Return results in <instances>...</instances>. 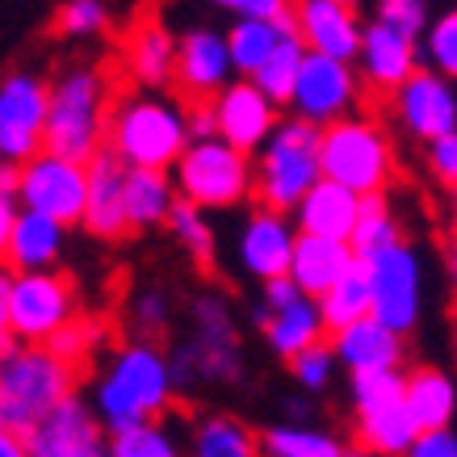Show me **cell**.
I'll return each instance as SVG.
<instances>
[{
	"instance_id": "cell-40",
	"label": "cell",
	"mask_w": 457,
	"mask_h": 457,
	"mask_svg": "<svg viewBox=\"0 0 457 457\" xmlns=\"http://www.w3.org/2000/svg\"><path fill=\"white\" fill-rule=\"evenodd\" d=\"M168 227H172V236L185 244V252H189L202 269H210V264H214V231H210L206 214H202L194 202H177V210H172Z\"/></svg>"
},
{
	"instance_id": "cell-14",
	"label": "cell",
	"mask_w": 457,
	"mask_h": 457,
	"mask_svg": "<svg viewBox=\"0 0 457 457\" xmlns=\"http://www.w3.org/2000/svg\"><path fill=\"white\" fill-rule=\"evenodd\" d=\"M210 110H214L219 139L231 143V147L244 152V155L261 152L264 143L278 135V126L286 122V118L278 113V105L264 97L252 80H231L219 97L210 101Z\"/></svg>"
},
{
	"instance_id": "cell-4",
	"label": "cell",
	"mask_w": 457,
	"mask_h": 457,
	"mask_svg": "<svg viewBox=\"0 0 457 457\" xmlns=\"http://www.w3.org/2000/svg\"><path fill=\"white\" fill-rule=\"evenodd\" d=\"M76 370L42 345H21L0 361V424L34 436L71 399Z\"/></svg>"
},
{
	"instance_id": "cell-9",
	"label": "cell",
	"mask_w": 457,
	"mask_h": 457,
	"mask_svg": "<svg viewBox=\"0 0 457 457\" xmlns=\"http://www.w3.org/2000/svg\"><path fill=\"white\" fill-rule=\"evenodd\" d=\"M46 118H51V80L38 71H9L0 80V160L26 168L46 152Z\"/></svg>"
},
{
	"instance_id": "cell-1",
	"label": "cell",
	"mask_w": 457,
	"mask_h": 457,
	"mask_svg": "<svg viewBox=\"0 0 457 457\" xmlns=\"http://www.w3.org/2000/svg\"><path fill=\"white\" fill-rule=\"evenodd\" d=\"M177 390L172 361L147 340L122 345L97 378V420L113 436L164 416Z\"/></svg>"
},
{
	"instance_id": "cell-52",
	"label": "cell",
	"mask_w": 457,
	"mask_h": 457,
	"mask_svg": "<svg viewBox=\"0 0 457 457\" xmlns=\"http://www.w3.org/2000/svg\"><path fill=\"white\" fill-rule=\"evenodd\" d=\"M17 189H21V168L0 160V197H9V202H13Z\"/></svg>"
},
{
	"instance_id": "cell-13",
	"label": "cell",
	"mask_w": 457,
	"mask_h": 457,
	"mask_svg": "<svg viewBox=\"0 0 457 457\" xmlns=\"http://www.w3.org/2000/svg\"><path fill=\"white\" fill-rule=\"evenodd\" d=\"M357 97H361V76L353 71V63H340V59L328 55H306L303 76H298L290 97V118L328 130V126L353 118Z\"/></svg>"
},
{
	"instance_id": "cell-36",
	"label": "cell",
	"mask_w": 457,
	"mask_h": 457,
	"mask_svg": "<svg viewBox=\"0 0 457 457\" xmlns=\"http://www.w3.org/2000/svg\"><path fill=\"white\" fill-rule=\"evenodd\" d=\"M264 457H345L348 445L323 428H306V424H273L261 436Z\"/></svg>"
},
{
	"instance_id": "cell-16",
	"label": "cell",
	"mask_w": 457,
	"mask_h": 457,
	"mask_svg": "<svg viewBox=\"0 0 457 457\" xmlns=\"http://www.w3.org/2000/svg\"><path fill=\"white\" fill-rule=\"evenodd\" d=\"M294 248H298V227H294L286 214L278 210H256L244 219L236 236V264L256 278L261 286L278 278H290V264H294Z\"/></svg>"
},
{
	"instance_id": "cell-21",
	"label": "cell",
	"mask_w": 457,
	"mask_h": 457,
	"mask_svg": "<svg viewBox=\"0 0 457 457\" xmlns=\"http://www.w3.org/2000/svg\"><path fill=\"white\" fill-rule=\"evenodd\" d=\"M26 441L29 457H110V449L101 441V420L76 395Z\"/></svg>"
},
{
	"instance_id": "cell-6",
	"label": "cell",
	"mask_w": 457,
	"mask_h": 457,
	"mask_svg": "<svg viewBox=\"0 0 457 457\" xmlns=\"http://www.w3.org/2000/svg\"><path fill=\"white\" fill-rule=\"evenodd\" d=\"M323 180H336L357 197L386 194L395 180V143L374 118H345L323 130Z\"/></svg>"
},
{
	"instance_id": "cell-49",
	"label": "cell",
	"mask_w": 457,
	"mask_h": 457,
	"mask_svg": "<svg viewBox=\"0 0 457 457\" xmlns=\"http://www.w3.org/2000/svg\"><path fill=\"white\" fill-rule=\"evenodd\" d=\"M407 457H457V432H453V428L420 432Z\"/></svg>"
},
{
	"instance_id": "cell-53",
	"label": "cell",
	"mask_w": 457,
	"mask_h": 457,
	"mask_svg": "<svg viewBox=\"0 0 457 457\" xmlns=\"http://www.w3.org/2000/svg\"><path fill=\"white\" fill-rule=\"evenodd\" d=\"M9 286H13V273L0 269V336H9Z\"/></svg>"
},
{
	"instance_id": "cell-17",
	"label": "cell",
	"mask_w": 457,
	"mask_h": 457,
	"mask_svg": "<svg viewBox=\"0 0 457 457\" xmlns=\"http://www.w3.org/2000/svg\"><path fill=\"white\" fill-rule=\"evenodd\" d=\"M231 51H227V34L214 26H194L180 34V51H177V88L180 97L189 101H214L231 84Z\"/></svg>"
},
{
	"instance_id": "cell-3",
	"label": "cell",
	"mask_w": 457,
	"mask_h": 457,
	"mask_svg": "<svg viewBox=\"0 0 457 457\" xmlns=\"http://www.w3.org/2000/svg\"><path fill=\"white\" fill-rule=\"evenodd\" d=\"M189 110L168 93H130L113 101L110 113V152L126 168L168 172L189 147Z\"/></svg>"
},
{
	"instance_id": "cell-30",
	"label": "cell",
	"mask_w": 457,
	"mask_h": 457,
	"mask_svg": "<svg viewBox=\"0 0 457 457\" xmlns=\"http://www.w3.org/2000/svg\"><path fill=\"white\" fill-rule=\"evenodd\" d=\"M180 194H177V180L168 172H152V168H130L126 177V219L135 231L143 227H160V222L172 219Z\"/></svg>"
},
{
	"instance_id": "cell-38",
	"label": "cell",
	"mask_w": 457,
	"mask_h": 457,
	"mask_svg": "<svg viewBox=\"0 0 457 457\" xmlns=\"http://www.w3.org/2000/svg\"><path fill=\"white\" fill-rule=\"evenodd\" d=\"M420 55L428 59V71H436L445 80H457V4L432 17L428 34L420 42Z\"/></svg>"
},
{
	"instance_id": "cell-51",
	"label": "cell",
	"mask_w": 457,
	"mask_h": 457,
	"mask_svg": "<svg viewBox=\"0 0 457 457\" xmlns=\"http://www.w3.org/2000/svg\"><path fill=\"white\" fill-rule=\"evenodd\" d=\"M0 457H29V441L21 436V432L0 424Z\"/></svg>"
},
{
	"instance_id": "cell-25",
	"label": "cell",
	"mask_w": 457,
	"mask_h": 457,
	"mask_svg": "<svg viewBox=\"0 0 457 457\" xmlns=\"http://www.w3.org/2000/svg\"><path fill=\"white\" fill-rule=\"evenodd\" d=\"M353 248L348 244H336V239H315V236H298V248H294V264H290V278L294 286L319 303L323 294L340 286V281L353 273Z\"/></svg>"
},
{
	"instance_id": "cell-32",
	"label": "cell",
	"mask_w": 457,
	"mask_h": 457,
	"mask_svg": "<svg viewBox=\"0 0 457 457\" xmlns=\"http://www.w3.org/2000/svg\"><path fill=\"white\" fill-rule=\"evenodd\" d=\"M286 29H294V13L281 17V21H236L227 29V51H231V63L244 80H252L264 68V59L286 38Z\"/></svg>"
},
{
	"instance_id": "cell-20",
	"label": "cell",
	"mask_w": 457,
	"mask_h": 457,
	"mask_svg": "<svg viewBox=\"0 0 457 457\" xmlns=\"http://www.w3.org/2000/svg\"><path fill=\"white\" fill-rule=\"evenodd\" d=\"M416 59H420V42L390 29L386 21H365V38H361V55H357V68H361V80L370 84L374 93H386L395 97L403 84L416 76Z\"/></svg>"
},
{
	"instance_id": "cell-46",
	"label": "cell",
	"mask_w": 457,
	"mask_h": 457,
	"mask_svg": "<svg viewBox=\"0 0 457 457\" xmlns=\"http://www.w3.org/2000/svg\"><path fill=\"white\" fill-rule=\"evenodd\" d=\"M222 9L236 13V21H281L294 13L286 0H227Z\"/></svg>"
},
{
	"instance_id": "cell-47",
	"label": "cell",
	"mask_w": 457,
	"mask_h": 457,
	"mask_svg": "<svg viewBox=\"0 0 457 457\" xmlns=\"http://www.w3.org/2000/svg\"><path fill=\"white\" fill-rule=\"evenodd\" d=\"M306 294L294 286V278H278V281H269V286H261V311L264 315H278V311H290L294 303H303Z\"/></svg>"
},
{
	"instance_id": "cell-11",
	"label": "cell",
	"mask_w": 457,
	"mask_h": 457,
	"mask_svg": "<svg viewBox=\"0 0 457 457\" xmlns=\"http://www.w3.org/2000/svg\"><path fill=\"white\" fill-rule=\"evenodd\" d=\"M17 202H21V210L42 214V219L59 222V227L84 222V206H88V164H76V160H63V155H51V152L34 155V160L21 168Z\"/></svg>"
},
{
	"instance_id": "cell-56",
	"label": "cell",
	"mask_w": 457,
	"mask_h": 457,
	"mask_svg": "<svg viewBox=\"0 0 457 457\" xmlns=\"http://www.w3.org/2000/svg\"><path fill=\"white\" fill-rule=\"evenodd\" d=\"M453 244H457V189H453Z\"/></svg>"
},
{
	"instance_id": "cell-8",
	"label": "cell",
	"mask_w": 457,
	"mask_h": 457,
	"mask_svg": "<svg viewBox=\"0 0 457 457\" xmlns=\"http://www.w3.org/2000/svg\"><path fill=\"white\" fill-rule=\"evenodd\" d=\"M177 386L197 382H231L239 374V340L231 323V306L219 294H202L194 303V336L172 357Z\"/></svg>"
},
{
	"instance_id": "cell-27",
	"label": "cell",
	"mask_w": 457,
	"mask_h": 457,
	"mask_svg": "<svg viewBox=\"0 0 457 457\" xmlns=\"http://www.w3.org/2000/svg\"><path fill=\"white\" fill-rule=\"evenodd\" d=\"M256 328L264 332L269 348L281 361H294V357H303L306 348L323 345V332H328V323L319 315V303H311V298L294 303L290 311H278V315H264L261 306H256Z\"/></svg>"
},
{
	"instance_id": "cell-18",
	"label": "cell",
	"mask_w": 457,
	"mask_h": 457,
	"mask_svg": "<svg viewBox=\"0 0 457 457\" xmlns=\"http://www.w3.org/2000/svg\"><path fill=\"white\" fill-rule=\"evenodd\" d=\"M294 21H298V38L306 42L311 55H328L340 63H353L361 55L365 26H361L357 9L345 0H303L294 9Z\"/></svg>"
},
{
	"instance_id": "cell-34",
	"label": "cell",
	"mask_w": 457,
	"mask_h": 457,
	"mask_svg": "<svg viewBox=\"0 0 457 457\" xmlns=\"http://www.w3.org/2000/svg\"><path fill=\"white\" fill-rule=\"evenodd\" d=\"M306 55H311V51H306V42L298 38V21H294V29H286V38L273 46V55L264 59V68L252 76V84H256L273 105H290L294 84L303 76Z\"/></svg>"
},
{
	"instance_id": "cell-5",
	"label": "cell",
	"mask_w": 457,
	"mask_h": 457,
	"mask_svg": "<svg viewBox=\"0 0 457 457\" xmlns=\"http://www.w3.org/2000/svg\"><path fill=\"white\" fill-rule=\"evenodd\" d=\"M323 180V130L286 118L278 135L256 152V202L278 214H294Z\"/></svg>"
},
{
	"instance_id": "cell-42",
	"label": "cell",
	"mask_w": 457,
	"mask_h": 457,
	"mask_svg": "<svg viewBox=\"0 0 457 457\" xmlns=\"http://www.w3.org/2000/svg\"><path fill=\"white\" fill-rule=\"evenodd\" d=\"M55 26L68 38H93V34H101V29L110 26V13H105L101 0H68V4H59Z\"/></svg>"
},
{
	"instance_id": "cell-15",
	"label": "cell",
	"mask_w": 457,
	"mask_h": 457,
	"mask_svg": "<svg viewBox=\"0 0 457 457\" xmlns=\"http://www.w3.org/2000/svg\"><path fill=\"white\" fill-rule=\"evenodd\" d=\"M390 105H395V118H399L403 130L416 135L424 147L445 139V135H457V88L453 80H445L428 68L403 84L390 97Z\"/></svg>"
},
{
	"instance_id": "cell-44",
	"label": "cell",
	"mask_w": 457,
	"mask_h": 457,
	"mask_svg": "<svg viewBox=\"0 0 457 457\" xmlns=\"http://www.w3.org/2000/svg\"><path fill=\"white\" fill-rule=\"evenodd\" d=\"M378 21H386L390 29H399V34H407V38H416V42H424V34L432 26L424 0H382L378 4Z\"/></svg>"
},
{
	"instance_id": "cell-48",
	"label": "cell",
	"mask_w": 457,
	"mask_h": 457,
	"mask_svg": "<svg viewBox=\"0 0 457 457\" xmlns=\"http://www.w3.org/2000/svg\"><path fill=\"white\" fill-rule=\"evenodd\" d=\"M135 323H139L143 332H160L168 323V298L160 290H147L135 298Z\"/></svg>"
},
{
	"instance_id": "cell-12",
	"label": "cell",
	"mask_w": 457,
	"mask_h": 457,
	"mask_svg": "<svg viewBox=\"0 0 457 457\" xmlns=\"http://www.w3.org/2000/svg\"><path fill=\"white\" fill-rule=\"evenodd\" d=\"M370 290H374V319L386 323L390 332L407 336L420 323L424 311V264L411 244L382 252L374 261H365Z\"/></svg>"
},
{
	"instance_id": "cell-7",
	"label": "cell",
	"mask_w": 457,
	"mask_h": 457,
	"mask_svg": "<svg viewBox=\"0 0 457 457\" xmlns=\"http://www.w3.org/2000/svg\"><path fill=\"white\" fill-rule=\"evenodd\" d=\"M180 202L197 210H236L256 194V164L222 139L189 143L172 168Z\"/></svg>"
},
{
	"instance_id": "cell-10",
	"label": "cell",
	"mask_w": 457,
	"mask_h": 457,
	"mask_svg": "<svg viewBox=\"0 0 457 457\" xmlns=\"http://www.w3.org/2000/svg\"><path fill=\"white\" fill-rule=\"evenodd\" d=\"M76 311V290L63 273H13L9 286V332L21 345H46L51 336H59Z\"/></svg>"
},
{
	"instance_id": "cell-31",
	"label": "cell",
	"mask_w": 457,
	"mask_h": 457,
	"mask_svg": "<svg viewBox=\"0 0 457 457\" xmlns=\"http://www.w3.org/2000/svg\"><path fill=\"white\" fill-rule=\"evenodd\" d=\"M403 244V227H399V214L395 206L386 202V194H374V197H361V219H357V231L348 239V248L357 256L361 264L382 256V252L399 248Z\"/></svg>"
},
{
	"instance_id": "cell-26",
	"label": "cell",
	"mask_w": 457,
	"mask_h": 457,
	"mask_svg": "<svg viewBox=\"0 0 457 457\" xmlns=\"http://www.w3.org/2000/svg\"><path fill=\"white\" fill-rule=\"evenodd\" d=\"M407 416L416 420L420 432H441L453 428L457 416V382L449 370H436V365H420L407 374Z\"/></svg>"
},
{
	"instance_id": "cell-22",
	"label": "cell",
	"mask_w": 457,
	"mask_h": 457,
	"mask_svg": "<svg viewBox=\"0 0 457 457\" xmlns=\"http://www.w3.org/2000/svg\"><path fill=\"white\" fill-rule=\"evenodd\" d=\"M126 177L130 168L105 147V152L88 164V206H84V231L97 239H122L130 231L126 219Z\"/></svg>"
},
{
	"instance_id": "cell-28",
	"label": "cell",
	"mask_w": 457,
	"mask_h": 457,
	"mask_svg": "<svg viewBox=\"0 0 457 457\" xmlns=\"http://www.w3.org/2000/svg\"><path fill=\"white\" fill-rule=\"evenodd\" d=\"M63 231L68 227L21 210L13 227V239H9V256H4L9 273H51V264L63 252Z\"/></svg>"
},
{
	"instance_id": "cell-29",
	"label": "cell",
	"mask_w": 457,
	"mask_h": 457,
	"mask_svg": "<svg viewBox=\"0 0 457 457\" xmlns=\"http://www.w3.org/2000/svg\"><path fill=\"white\" fill-rule=\"evenodd\" d=\"M420 428L407 416V403H390L374 411H357V445L374 457H407L416 445Z\"/></svg>"
},
{
	"instance_id": "cell-55",
	"label": "cell",
	"mask_w": 457,
	"mask_h": 457,
	"mask_svg": "<svg viewBox=\"0 0 457 457\" xmlns=\"http://www.w3.org/2000/svg\"><path fill=\"white\" fill-rule=\"evenodd\" d=\"M345 457H374V453H370V449H361V445H348Z\"/></svg>"
},
{
	"instance_id": "cell-54",
	"label": "cell",
	"mask_w": 457,
	"mask_h": 457,
	"mask_svg": "<svg viewBox=\"0 0 457 457\" xmlns=\"http://www.w3.org/2000/svg\"><path fill=\"white\" fill-rule=\"evenodd\" d=\"M445 273H449V281H453V290H457V244L445 252Z\"/></svg>"
},
{
	"instance_id": "cell-23",
	"label": "cell",
	"mask_w": 457,
	"mask_h": 457,
	"mask_svg": "<svg viewBox=\"0 0 457 457\" xmlns=\"http://www.w3.org/2000/svg\"><path fill=\"white\" fill-rule=\"evenodd\" d=\"M361 219V197L336 180H319L315 189L303 197V206L294 210V227L298 236H315V239H336L348 244L357 231Z\"/></svg>"
},
{
	"instance_id": "cell-35",
	"label": "cell",
	"mask_w": 457,
	"mask_h": 457,
	"mask_svg": "<svg viewBox=\"0 0 457 457\" xmlns=\"http://www.w3.org/2000/svg\"><path fill=\"white\" fill-rule=\"evenodd\" d=\"M319 315H323V323H328V332L332 336L374 315V290H370V273H365V264L357 261L353 264V273H348L340 286H332V290L319 298Z\"/></svg>"
},
{
	"instance_id": "cell-24",
	"label": "cell",
	"mask_w": 457,
	"mask_h": 457,
	"mask_svg": "<svg viewBox=\"0 0 457 457\" xmlns=\"http://www.w3.org/2000/svg\"><path fill=\"white\" fill-rule=\"evenodd\" d=\"M332 348L348 374H382V370H399L403 365V336L390 332L386 323H378L374 315L345 328V332H336Z\"/></svg>"
},
{
	"instance_id": "cell-19",
	"label": "cell",
	"mask_w": 457,
	"mask_h": 457,
	"mask_svg": "<svg viewBox=\"0 0 457 457\" xmlns=\"http://www.w3.org/2000/svg\"><path fill=\"white\" fill-rule=\"evenodd\" d=\"M177 51L180 38L155 13H139L122 38V63L130 80L143 84V93H160L177 80Z\"/></svg>"
},
{
	"instance_id": "cell-50",
	"label": "cell",
	"mask_w": 457,
	"mask_h": 457,
	"mask_svg": "<svg viewBox=\"0 0 457 457\" xmlns=\"http://www.w3.org/2000/svg\"><path fill=\"white\" fill-rule=\"evenodd\" d=\"M17 214H21V210H17L13 202H9V197H0V261L9 256V239H13Z\"/></svg>"
},
{
	"instance_id": "cell-33",
	"label": "cell",
	"mask_w": 457,
	"mask_h": 457,
	"mask_svg": "<svg viewBox=\"0 0 457 457\" xmlns=\"http://www.w3.org/2000/svg\"><path fill=\"white\" fill-rule=\"evenodd\" d=\"M261 436L239 424L236 416H206L197 420L189 436V457H261Z\"/></svg>"
},
{
	"instance_id": "cell-45",
	"label": "cell",
	"mask_w": 457,
	"mask_h": 457,
	"mask_svg": "<svg viewBox=\"0 0 457 457\" xmlns=\"http://www.w3.org/2000/svg\"><path fill=\"white\" fill-rule=\"evenodd\" d=\"M424 155H428L432 177L441 180V185H449V189H457V135H445V139L428 143Z\"/></svg>"
},
{
	"instance_id": "cell-39",
	"label": "cell",
	"mask_w": 457,
	"mask_h": 457,
	"mask_svg": "<svg viewBox=\"0 0 457 457\" xmlns=\"http://www.w3.org/2000/svg\"><path fill=\"white\" fill-rule=\"evenodd\" d=\"M101 336H105V332H101L97 319H93V315H76L68 328H63V332L51 336V340H46L42 348H51V353H55L63 365L80 370L84 361H93V353H97V345H101Z\"/></svg>"
},
{
	"instance_id": "cell-2",
	"label": "cell",
	"mask_w": 457,
	"mask_h": 457,
	"mask_svg": "<svg viewBox=\"0 0 457 457\" xmlns=\"http://www.w3.org/2000/svg\"><path fill=\"white\" fill-rule=\"evenodd\" d=\"M110 84L97 68L71 63L51 80V118H46V152L93 164L110 143Z\"/></svg>"
},
{
	"instance_id": "cell-37",
	"label": "cell",
	"mask_w": 457,
	"mask_h": 457,
	"mask_svg": "<svg viewBox=\"0 0 457 457\" xmlns=\"http://www.w3.org/2000/svg\"><path fill=\"white\" fill-rule=\"evenodd\" d=\"M110 457H185L177 432L152 420V424H139V428H126L110 441Z\"/></svg>"
},
{
	"instance_id": "cell-43",
	"label": "cell",
	"mask_w": 457,
	"mask_h": 457,
	"mask_svg": "<svg viewBox=\"0 0 457 457\" xmlns=\"http://www.w3.org/2000/svg\"><path fill=\"white\" fill-rule=\"evenodd\" d=\"M336 348L332 345H315V348H306L303 357H294L290 361V374H294V382L303 390H328V382H332V374H336Z\"/></svg>"
},
{
	"instance_id": "cell-41",
	"label": "cell",
	"mask_w": 457,
	"mask_h": 457,
	"mask_svg": "<svg viewBox=\"0 0 457 457\" xmlns=\"http://www.w3.org/2000/svg\"><path fill=\"white\" fill-rule=\"evenodd\" d=\"M348 395H353V407H357V411L390 407V403H403V395H407V374H403V370L353 374V378H348Z\"/></svg>"
}]
</instances>
